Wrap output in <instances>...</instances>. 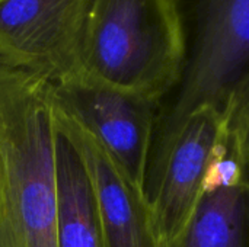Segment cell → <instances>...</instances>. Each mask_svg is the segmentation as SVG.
I'll use <instances>...</instances> for the list:
<instances>
[{
    "label": "cell",
    "mask_w": 249,
    "mask_h": 247,
    "mask_svg": "<svg viewBox=\"0 0 249 247\" xmlns=\"http://www.w3.org/2000/svg\"><path fill=\"white\" fill-rule=\"evenodd\" d=\"M53 82L0 60V247H55Z\"/></svg>",
    "instance_id": "cell-1"
},
{
    "label": "cell",
    "mask_w": 249,
    "mask_h": 247,
    "mask_svg": "<svg viewBox=\"0 0 249 247\" xmlns=\"http://www.w3.org/2000/svg\"><path fill=\"white\" fill-rule=\"evenodd\" d=\"M184 66L175 0H88L74 76L162 102Z\"/></svg>",
    "instance_id": "cell-2"
},
{
    "label": "cell",
    "mask_w": 249,
    "mask_h": 247,
    "mask_svg": "<svg viewBox=\"0 0 249 247\" xmlns=\"http://www.w3.org/2000/svg\"><path fill=\"white\" fill-rule=\"evenodd\" d=\"M175 4L185 38V66L171 105L160 111L152 154L194 111L225 112L249 71V0H175Z\"/></svg>",
    "instance_id": "cell-3"
},
{
    "label": "cell",
    "mask_w": 249,
    "mask_h": 247,
    "mask_svg": "<svg viewBox=\"0 0 249 247\" xmlns=\"http://www.w3.org/2000/svg\"><path fill=\"white\" fill-rule=\"evenodd\" d=\"M225 137V114L214 108H200L150 156L146 195L159 245L174 240L187 226Z\"/></svg>",
    "instance_id": "cell-4"
},
{
    "label": "cell",
    "mask_w": 249,
    "mask_h": 247,
    "mask_svg": "<svg viewBox=\"0 0 249 247\" xmlns=\"http://www.w3.org/2000/svg\"><path fill=\"white\" fill-rule=\"evenodd\" d=\"M57 105L74 116L146 194L147 169L160 115L159 100L82 76L53 82Z\"/></svg>",
    "instance_id": "cell-5"
},
{
    "label": "cell",
    "mask_w": 249,
    "mask_h": 247,
    "mask_svg": "<svg viewBox=\"0 0 249 247\" xmlns=\"http://www.w3.org/2000/svg\"><path fill=\"white\" fill-rule=\"evenodd\" d=\"M88 0H0V60L51 82L76 74Z\"/></svg>",
    "instance_id": "cell-6"
},
{
    "label": "cell",
    "mask_w": 249,
    "mask_h": 247,
    "mask_svg": "<svg viewBox=\"0 0 249 247\" xmlns=\"http://www.w3.org/2000/svg\"><path fill=\"white\" fill-rule=\"evenodd\" d=\"M54 108L58 131L73 146L86 170L105 247H158L147 195L133 185L111 154L55 99Z\"/></svg>",
    "instance_id": "cell-7"
},
{
    "label": "cell",
    "mask_w": 249,
    "mask_h": 247,
    "mask_svg": "<svg viewBox=\"0 0 249 247\" xmlns=\"http://www.w3.org/2000/svg\"><path fill=\"white\" fill-rule=\"evenodd\" d=\"M158 247H249V181L226 137L182 231Z\"/></svg>",
    "instance_id": "cell-8"
},
{
    "label": "cell",
    "mask_w": 249,
    "mask_h": 247,
    "mask_svg": "<svg viewBox=\"0 0 249 247\" xmlns=\"http://www.w3.org/2000/svg\"><path fill=\"white\" fill-rule=\"evenodd\" d=\"M55 247H105L86 170L79 154L60 131L57 143Z\"/></svg>",
    "instance_id": "cell-9"
},
{
    "label": "cell",
    "mask_w": 249,
    "mask_h": 247,
    "mask_svg": "<svg viewBox=\"0 0 249 247\" xmlns=\"http://www.w3.org/2000/svg\"><path fill=\"white\" fill-rule=\"evenodd\" d=\"M223 114L229 138L249 181V71L233 90Z\"/></svg>",
    "instance_id": "cell-10"
}]
</instances>
